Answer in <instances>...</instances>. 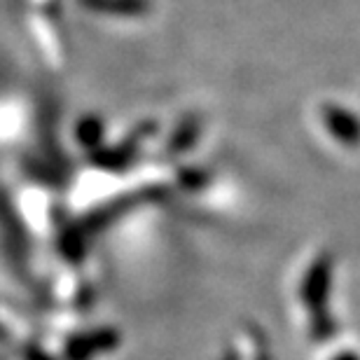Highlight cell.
Masks as SVG:
<instances>
[{
	"label": "cell",
	"instance_id": "obj_1",
	"mask_svg": "<svg viewBox=\"0 0 360 360\" xmlns=\"http://www.w3.org/2000/svg\"><path fill=\"white\" fill-rule=\"evenodd\" d=\"M91 7L98 10H115V12H136L141 10V0H87Z\"/></svg>",
	"mask_w": 360,
	"mask_h": 360
}]
</instances>
